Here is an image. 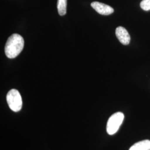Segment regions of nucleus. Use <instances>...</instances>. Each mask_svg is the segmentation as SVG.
Instances as JSON below:
<instances>
[{"label": "nucleus", "mask_w": 150, "mask_h": 150, "mask_svg": "<svg viewBox=\"0 0 150 150\" xmlns=\"http://www.w3.org/2000/svg\"><path fill=\"white\" fill-rule=\"evenodd\" d=\"M24 47V40L21 35L14 33L8 38L5 47L6 56L14 59L21 52Z\"/></svg>", "instance_id": "nucleus-1"}, {"label": "nucleus", "mask_w": 150, "mask_h": 150, "mask_svg": "<svg viewBox=\"0 0 150 150\" xmlns=\"http://www.w3.org/2000/svg\"><path fill=\"white\" fill-rule=\"evenodd\" d=\"M7 102L12 111L18 112L21 110L22 100L20 92L16 89H12L6 96Z\"/></svg>", "instance_id": "nucleus-2"}, {"label": "nucleus", "mask_w": 150, "mask_h": 150, "mask_svg": "<svg viewBox=\"0 0 150 150\" xmlns=\"http://www.w3.org/2000/svg\"><path fill=\"white\" fill-rule=\"evenodd\" d=\"M124 115L123 113H115L109 118L107 121L106 130L108 134L112 135L117 132L123 122Z\"/></svg>", "instance_id": "nucleus-3"}, {"label": "nucleus", "mask_w": 150, "mask_h": 150, "mask_svg": "<svg viewBox=\"0 0 150 150\" xmlns=\"http://www.w3.org/2000/svg\"><path fill=\"white\" fill-rule=\"evenodd\" d=\"M91 6L97 12L102 15H109L114 12L113 8L111 6L99 2H93Z\"/></svg>", "instance_id": "nucleus-4"}, {"label": "nucleus", "mask_w": 150, "mask_h": 150, "mask_svg": "<svg viewBox=\"0 0 150 150\" xmlns=\"http://www.w3.org/2000/svg\"><path fill=\"white\" fill-rule=\"evenodd\" d=\"M116 35L120 42L124 45L129 43L131 38L129 32L124 27L119 26L116 29Z\"/></svg>", "instance_id": "nucleus-5"}, {"label": "nucleus", "mask_w": 150, "mask_h": 150, "mask_svg": "<svg viewBox=\"0 0 150 150\" xmlns=\"http://www.w3.org/2000/svg\"><path fill=\"white\" fill-rule=\"evenodd\" d=\"M129 150H150V140L139 141L132 146Z\"/></svg>", "instance_id": "nucleus-6"}, {"label": "nucleus", "mask_w": 150, "mask_h": 150, "mask_svg": "<svg viewBox=\"0 0 150 150\" xmlns=\"http://www.w3.org/2000/svg\"><path fill=\"white\" fill-rule=\"evenodd\" d=\"M67 0H58L57 1V10L60 16H64L66 13L67 10Z\"/></svg>", "instance_id": "nucleus-7"}, {"label": "nucleus", "mask_w": 150, "mask_h": 150, "mask_svg": "<svg viewBox=\"0 0 150 150\" xmlns=\"http://www.w3.org/2000/svg\"><path fill=\"white\" fill-rule=\"evenodd\" d=\"M140 6L144 11H150V0H142L140 3Z\"/></svg>", "instance_id": "nucleus-8"}]
</instances>
